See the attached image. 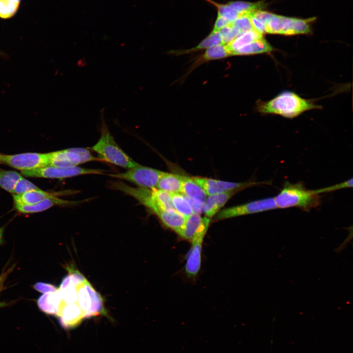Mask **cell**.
Instances as JSON below:
<instances>
[{
    "mask_svg": "<svg viewBox=\"0 0 353 353\" xmlns=\"http://www.w3.org/2000/svg\"><path fill=\"white\" fill-rule=\"evenodd\" d=\"M274 199L277 208L296 207L305 211L317 207L321 202L317 189H308L302 182L288 181Z\"/></svg>",
    "mask_w": 353,
    "mask_h": 353,
    "instance_id": "1",
    "label": "cell"
},
{
    "mask_svg": "<svg viewBox=\"0 0 353 353\" xmlns=\"http://www.w3.org/2000/svg\"><path fill=\"white\" fill-rule=\"evenodd\" d=\"M318 106L291 92H284L272 100L261 102L258 111L262 113L276 114L292 118L302 113Z\"/></svg>",
    "mask_w": 353,
    "mask_h": 353,
    "instance_id": "2",
    "label": "cell"
},
{
    "mask_svg": "<svg viewBox=\"0 0 353 353\" xmlns=\"http://www.w3.org/2000/svg\"><path fill=\"white\" fill-rule=\"evenodd\" d=\"M91 149L97 153L101 160L125 169H129L139 164L119 147L105 124L102 126L100 139Z\"/></svg>",
    "mask_w": 353,
    "mask_h": 353,
    "instance_id": "3",
    "label": "cell"
},
{
    "mask_svg": "<svg viewBox=\"0 0 353 353\" xmlns=\"http://www.w3.org/2000/svg\"><path fill=\"white\" fill-rule=\"evenodd\" d=\"M164 172L138 164L123 173L108 174V176L132 182L139 187L156 188Z\"/></svg>",
    "mask_w": 353,
    "mask_h": 353,
    "instance_id": "4",
    "label": "cell"
},
{
    "mask_svg": "<svg viewBox=\"0 0 353 353\" xmlns=\"http://www.w3.org/2000/svg\"><path fill=\"white\" fill-rule=\"evenodd\" d=\"M49 153V166L69 168L92 161H99L98 157L94 156L86 149L70 148Z\"/></svg>",
    "mask_w": 353,
    "mask_h": 353,
    "instance_id": "5",
    "label": "cell"
},
{
    "mask_svg": "<svg viewBox=\"0 0 353 353\" xmlns=\"http://www.w3.org/2000/svg\"><path fill=\"white\" fill-rule=\"evenodd\" d=\"M0 163L22 171H31L49 166V153L25 152L15 154L0 153Z\"/></svg>",
    "mask_w": 353,
    "mask_h": 353,
    "instance_id": "6",
    "label": "cell"
},
{
    "mask_svg": "<svg viewBox=\"0 0 353 353\" xmlns=\"http://www.w3.org/2000/svg\"><path fill=\"white\" fill-rule=\"evenodd\" d=\"M105 171L74 166L60 168L48 166L36 170L22 171L21 175L31 177L64 179L84 175H101Z\"/></svg>",
    "mask_w": 353,
    "mask_h": 353,
    "instance_id": "7",
    "label": "cell"
},
{
    "mask_svg": "<svg viewBox=\"0 0 353 353\" xmlns=\"http://www.w3.org/2000/svg\"><path fill=\"white\" fill-rule=\"evenodd\" d=\"M277 208L274 197L266 198L225 208L216 215V220L255 214Z\"/></svg>",
    "mask_w": 353,
    "mask_h": 353,
    "instance_id": "8",
    "label": "cell"
},
{
    "mask_svg": "<svg viewBox=\"0 0 353 353\" xmlns=\"http://www.w3.org/2000/svg\"><path fill=\"white\" fill-rule=\"evenodd\" d=\"M192 178L201 187L207 196L232 190L240 191L251 186L268 183L254 181L234 182L199 176Z\"/></svg>",
    "mask_w": 353,
    "mask_h": 353,
    "instance_id": "9",
    "label": "cell"
},
{
    "mask_svg": "<svg viewBox=\"0 0 353 353\" xmlns=\"http://www.w3.org/2000/svg\"><path fill=\"white\" fill-rule=\"evenodd\" d=\"M208 227L200 230L191 240L192 246L189 254L186 266V273L193 277L198 273L201 262L202 243Z\"/></svg>",
    "mask_w": 353,
    "mask_h": 353,
    "instance_id": "10",
    "label": "cell"
},
{
    "mask_svg": "<svg viewBox=\"0 0 353 353\" xmlns=\"http://www.w3.org/2000/svg\"><path fill=\"white\" fill-rule=\"evenodd\" d=\"M83 201H70L57 197L47 198L37 203L25 205L14 203V207L18 212L23 214L41 212L57 205H71L78 204Z\"/></svg>",
    "mask_w": 353,
    "mask_h": 353,
    "instance_id": "11",
    "label": "cell"
},
{
    "mask_svg": "<svg viewBox=\"0 0 353 353\" xmlns=\"http://www.w3.org/2000/svg\"><path fill=\"white\" fill-rule=\"evenodd\" d=\"M57 316L61 326L67 329L78 326L85 318L77 303L64 304Z\"/></svg>",
    "mask_w": 353,
    "mask_h": 353,
    "instance_id": "12",
    "label": "cell"
},
{
    "mask_svg": "<svg viewBox=\"0 0 353 353\" xmlns=\"http://www.w3.org/2000/svg\"><path fill=\"white\" fill-rule=\"evenodd\" d=\"M209 223V218L202 217L200 214L194 212L186 218L184 224L177 233L185 239L192 240L200 230L208 227Z\"/></svg>",
    "mask_w": 353,
    "mask_h": 353,
    "instance_id": "13",
    "label": "cell"
},
{
    "mask_svg": "<svg viewBox=\"0 0 353 353\" xmlns=\"http://www.w3.org/2000/svg\"><path fill=\"white\" fill-rule=\"evenodd\" d=\"M37 303L43 312L57 316L63 304L62 292L58 288L53 292L43 294L38 298Z\"/></svg>",
    "mask_w": 353,
    "mask_h": 353,
    "instance_id": "14",
    "label": "cell"
},
{
    "mask_svg": "<svg viewBox=\"0 0 353 353\" xmlns=\"http://www.w3.org/2000/svg\"><path fill=\"white\" fill-rule=\"evenodd\" d=\"M238 190H232L209 195L203 204V212L210 218L214 216Z\"/></svg>",
    "mask_w": 353,
    "mask_h": 353,
    "instance_id": "15",
    "label": "cell"
},
{
    "mask_svg": "<svg viewBox=\"0 0 353 353\" xmlns=\"http://www.w3.org/2000/svg\"><path fill=\"white\" fill-rule=\"evenodd\" d=\"M71 193L67 191L61 192H48L38 189L33 190L25 193L13 195L14 203L25 205H32L37 203L47 198L57 197L61 194Z\"/></svg>",
    "mask_w": 353,
    "mask_h": 353,
    "instance_id": "16",
    "label": "cell"
},
{
    "mask_svg": "<svg viewBox=\"0 0 353 353\" xmlns=\"http://www.w3.org/2000/svg\"><path fill=\"white\" fill-rule=\"evenodd\" d=\"M181 193L189 199L202 203H203L207 196L192 177L182 176Z\"/></svg>",
    "mask_w": 353,
    "mask_h": 353,
    "instance_id": "17",
    "label": "cell"
},
{
    "mask_svg": "<svg viewBox=\"0 0 353 353\" xmlns=\"http://www.w3.org/2000/svg\"><path fill=\"white\" fill-rule=\"evenodd\" d=\"M181 186L182 176L164 172L156 188L173 194L181 193Z\"/></svg>",
    "mask_w": 353,
    "mask_h": 353,
    "instance_id": "18",
    "label": "cell"
},
{
    "mask_svg": "<svg viewBox=\"0 0 353 353\" xmlns=\"http://www.w3.org/2000/svg\"><path fill=\"white\" fill-rule=\"evenodd\" d=\"M262 37V34L254 29H252L242 32L226 45L230 55H232L238 49Z\"/></svg>",
    "mask_w": 353,
    "mask_h": 353,
    "instance_id": "19",
    "label": "cell"
},
{
    "mask_svg": "<svg viewBox=\"0 0 353 353\" xmlns=\"http://www.w3.org/2000/svg\"><path fill=\"white\" fill-rule=\"evenodd\" d=\"M90 284L86 279L84 282L77 284V304L83 311L85 318L92 317V301L89 290Z\"/></svg>",
    "mask_w": 353,
    "mask_h": 353,
    "instance_id": "20",
    "label": "cell"
},
{
    "mask_svg": "<svg viewBox=\"0 0 353 353\" xmlns=\"http://www.w3.org/2000/svg\"><path fill=\"white\" fill-rule=\"evenodd\" d=\"M272 47L263 37L236 50L233 55H250L270 52Z\"/></svg>",
    "mask_w": 353,
    "mask_h": 353,
    "instance_id": "21",
    "label": "cell"
},
{
    "mask_svg": "<svg viewBox=\"0 0 353 353\" xmlns=\"http://www.w3.org/2000/svg\"><path fill=\"white\" fill-rule=\"evenodd\" d=\"M156 215L167 227L176 233L183 226L186 219L177 212L169 213L160 211Z\"/></svg>",
    "mask_w": 353,
    "mask_h": 353,
    "instance_id": "22",
    "label": "cell"
},
{
    "mask_svg": "<svg viewBox=\"0 0 353 353\" xmlns=\"http://www.w3.org/2000/svg\"><path fill=\"white\" fill-rule=\"evenodd\" d=\"M151 190L154 201L161 210L169 213L176 212L170 193L157 188H152Z\"/></svg>",
    "mask_w": 353,
    "mask_h": 353,
    "instance_id": "23",
    "label": "cell"
},
{
    "mask_svg": "<svg viewBox=\"0 0 353 353\" xmlns=\"http://www.w3.org/2000/svg\"><path fill=\"white\" fill-rule=\"evenodd\" d=\"M23 177L15 171L0 169V187L12 194L18 180Z\"/></svg>",
    "mask_w": 353,
    "mask_h": 353,
    "instance_id": "24",
    "label": "cell"
},
{
    "mask_svg": "<svg viewBox=\"0 0 353 353\" xmlns=\"http://www.w3.org/2000/svg\"><path fill=\"white\" fill-rule=\"evenodd\" d=\"M176 211L187 218L194 212L193 209L186 197L180 193L171 194Z\"/></svg>",
    "mask_w": 353,
    "mask_h": 353,
    "instance_id": "25",
    "label": "cell"
},
{
    "mask_svg": "<svg viewBox=\"0 0 353 353\" xmlns=\"http://www.w3.org/2000/svg\"><path fill=\"white\" fill-rule=\"evenodd\" d=\"M219 45H224L223 43L221 36L218 31L213 30L211 33L204 39H203L197 46L196 47L183 51H177V54H182L194 51L199 50H202L205 48H209L213 46Z\"/></svg>",
    "mask_w": 353,
    "mask_h": 353,
    "instance_id": "26",
    "label": "cell"
},
{
    "mask_svg": "<svg viewBox=\"0 0 353 353\" xmlns=\"http://www.w3.org/2000/svg\"><path fill=\"white\" fill-rule=\"evenodd\" d=\"M230 55L226 45H219L207 49L201 61L203 62L212 60L222 59Z\"/></svg>",
    "mask_w": 353,
    "mask_h": 353,
    "instance_id": "27",
    "label": "cell"
},
{
    "mask_svg": "<svg viewBox=\"0 0 353 353\" xmlns=\"http://www.w3.org/2000/svg\"><path fill=\"white\" fill-rule=\"evenodd\" d=\"M228 4L238 13L261 10L266 6V3L263 1L257 2L235 1H230Z\"/></svg>",
    "mask_w": 353,
    "mask_h": 353,
    "instance_id": "28",
    "label": "cell"
},
{
    "mask_svg": "<svg viewBox=\"0 0 353 353\" xmlns=\"http://www.w3.org/2000/svg\"><path fill=\"white\" fill-rule=\"evenodd\" d=\"M20 1L18 0H0V17L8 18L16 12Z\"/></svg>",
    "mask_w": 353,
    "mask_h": 353,
    "instance_id": "29",
    "label": "cell"
},
{
    "mask_svg": "<svg viewBox=\"0 0 353 353\" xmlns=\"http://www.w3.org/2000/svg\"><path fill=\"white\" fill-rule=\"evenodd\" d=\"M252 12H245L239 13L237 19L233 22V25L237 27L242 32L254 29L250 20Z\"/></svg>",
    "mask_w": 353,
    "mask_h": 353,
    "instance_id": "30",
    "label": "cell"
},
{
    "mask_svg": "<svg viewBox=\"0 0 353 353\" xmlns=\"http://www.w3.org/2000/svg\"><path fill=\"white\" fill-rule=\"evenodd\" d=\"M315 19V17L304 20L293 18V28L295 35L309 33L310 31V24Z\"/></svg>",
    "mask_w": 353,
    "mask_h": 353,
    "instance_id": "31",
    "label": "cell"
},
{
    "mask_svg": "<svg viewBox=\"0 0 353 353\" xmlns=\"http://www.w3.org/2000/svg\"><path fill=\"white\" fill-rule=\"evenodd\" d=\"M39 189L34 183L22 177L16 183L12 193V195H19L26 192Z\"/></svg>",
    "mask_w": 353,
    "mask_h": 353,
    "instance_id": "32",
    "label": "cell"
},
{
    "mask_svg": "<svg viewBox=\"0 0 353 353\" xmlns=\"http://www.w3.org/2000/svg\"><path fill=\"white\" fill-rule=\"evenodd\" d=\"M265 32L272 34H279L281 31L280 16L274 14L265 25Z\"/></svg>",
    "mask_w": 353,
    "mask_h": 353,
    "instance_id": "33",
    "label": "cell"
},
{
    "mask_svg": "<svg viewBox=\"0 0 353 353\" xmlns=\"http://www.w3.org/2000/svg\"><path fill=\"white\" fill-rule=\"evenodd\" d=\"M281 31L280 34L295 35L293 28V18L280 16Z\"/></svg>",
    "mask_w": 353,
    "mask_h": 353,
    "instance_id": "34",
    "label": "cell"
},
{
    "mask_svg": "<svg viewBox=\"0 0 353 353\" xmlns=\"http://www.w3.org/2000/svg\"><path fill=\"white\" fill-rule=\"evenodd\" d=\"M353 187V179L351 178L343 182L328 186L325 188L317 189L318 193L321 194L324 193L331 192L341 189L352 188Z\"/></svg>",
    "mask_w": 353,
    "mask_h": 353,
    "instance_id": "35",
    "label": "cell"
},
{
    "mask_svg": "<svg viewBox=\"0 0 353 353\" xmlns=\"http://www.w3.org/2000/svg\"><path fill=\"white\" fill-rule=\"evenodd\" d=\"M33 287L37 291L43 294L53 292L58 289L52 284L42 282L36 283Z\"/></svg>",
    "mask_w": 353,
    "mask_h": 353,
    "instance_id": "36",
    "label": "cell"
},
{
    "mask_svg": "<svg viewBox=\"0 0 353 353\" xmlns=\"http://www.w3.org/2000/svg\"><path fill=\"white\" fill-rule=\"evenodd\" d=\"M251 14L255 18L262 22L265 25L273 16V14L261 10L252 12Z\"/></svg>",
    "mask_w": 353,
    "mask_h": 353,
    "instance_id": "37",
    "label": "cell"
},
{
    "mask_svg": "<svg viewBox=\"0 0 353 353\" xmlns=\"http://www.w3.org/2000/svg\"><path fill=\"white\" fill-rule=\"evenodd\" d=\"M15 265L3 271L0 274V293L3 288L4 282L7 277L13 271ZM7 304L6 303L0 302V308L5 306Z\"/></svg>",
    "mask_w": 353,
    "mask_h": 353,
    "instance_id": "38",
    "label": "cell"
},
{
    "mask_svg": "<svg viewBox=\"0 0 353 353\" xmlns=\"http://www.w3.org/2000/svg\"><path fill=\"white\" fill-rule=\"evenodd\" d=\"M250 20L252 26L255 30L261 34H263L265 32H266L264 24L262 22L255 18L254 17H253L251 14V13L250 15Z\"/></svg>",
    "mask_w": 353,
    "mask_h": 353,
    "instance_id": "39",
    "label": "cell"
},
{
    "mask_svg": "<svg viewBox=\"0 0 353 353\" xmlns=\"http://www.w3.org/2000/svg\"><path fill=\"white\" fill-rule=\"evenodd\" d=\"M230 23L225 18L218 15L213 30L219 31L221 28Z\"/></svg>",
    "mask_w": 353,
    "mask_h": 353,
    "instance_id": "40",
    "label": "cell"
},
{
    "mask_svg": "<svg viewBox=\"0 0 353 353\" xmlns=\"http://www.w3.org/2000/svg\"><path fill=\"white\" fill-rule=\"evenodd\" d=\"M4 231V227H0V246L3 242Z\"/></svg>",
    "mask_w": 353,
    "mask_h": 353,
    "instance_id": "41",
    "label": "cell"
},
{
    "mask_svg": "<svg viewBox=\"0 0 353 353\" xmlns=\"http://www.w3.org/2000/svg\"><path fill=\"white\" fill-rule=\"evenodd\" d=\"M19 1H20V0H18Z\"/></svg>",
    "mask_w": 353,
    "mask_h": 353,
    "instance_id": "42",
    "label": "cell"
}]
</instances>
